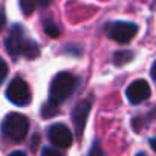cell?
Instances as JSON below:
<instances>
[{"label":"cell","instance_id":"obj_1","mask_svg":"<svg viewBox=\"0 0 156 156\" xmlns=\"http://www.w3.org/2000/svg\"><path fill=\"white\" fill-rule=\"evenodd\" d=\"M76 76H73L69 72H61L58 73L54 81L51 84V90H49V101L54 104H60L63 101H66L73 90L76 89Z\"/></svg>","mask_w":156,"mask_h":156},{"label":"cell","instance_id":"obj_2","mask_svg":"<svg viewBox=\"0 0 156 156\" xmlns=\"http://www.w3.org/2000/svg\"><path fill=\"white\" fill-rule=\"evenodd\" d=\"M2 132L14 142H20L29 132V119L22 113H9L2 124Z\"/></svg>","mask_w":156,"mask_h":156},{"label":"cell","instance_id":"obj_3","mask_svg":"<svg viewBox=\"0 0 156 156\" xmlns=\"http://www.w3.org/2000/svg\"><path fill=\"white\" fill-rule=\"evenodd\" d=\"M6 97L16 106H26L31 103V89L20 76H16L6 89Z\"/></svg>","mask_w":156,"mask_h":156},{"label":"cell","instance_id":"obj_4","mask_svg":"<svg viewBox=\"0 0 156 156\" xmlns=\"http://www.w3.org/2000/svg\"><path fill=\"white\" fill-rule=\"evenodd\" d=\"M138 32V26L130 22H115L109 29V37L116 43L126 44L129 43Z\"/></svg>","mask_w":156,"mask_h":156},{"label":"cell","instance_id":"obj_5","mask_svg":"<svg viewBox=\"0 0 156 156\" xmlns=\"http://www.w3.org/2000/svg\"><path fill=\"white\" fill-rule=\"evenodd\" d=\"M90 107H92L90 100H83L76 104V107L72 112V121H73L75 133L78 138H81V135H83V130L86 127V122H87V118L90 113Z\"/></svg>","mask_w":156,"mask_h":156},{"label":"cell","instance_id":"obj_6","mask_svg":"<svg viewBox=\"0 0 156 156\" xmlns=\"http://www.w3.org/2000/svg\"><path fill=\"white\" fill-rule=\"evenodd\" d=\"M49 139L58 148H69L72 145L73 136L72 132L64 124H54L49 127Z\"/></svg>","mask_w":156,"mask_h":156},{"label":"cell","instance_id":"obj_7","mask_svg":"<svg viewBox=\"0 0 156 156\" xmlns=\"http://www.w3.org/2000/svg\"><path fill=\"white\" fill-rule=\"evenodd\" d=\"M150 94H151V90H150V86H148V83L145 80H136V81L130 83V86L126 90L127 100L132 104L144 103L145 100H148Z\"/></svg>","mask_w":156,"mask_h":156},{"label":"cell","instance_id":"obj_8","mask_svg":"<svg viewBox=\"0 0 156 156\" xmlns=\"http://www.w3.org/2000/svg\"><path fill=\"white\" fill-rule=\"evenodd\" d=\"M23 29L20 25H14L9 31V35L5 40V46H6V52L12 57L17 58L22 54V48H23Z\"/></svg>","mask_w":156,"mask_h":156},{"label":"cell","instance_id":"obj_9","mask_svg":"<svg viewBox=\"0 0 156 156\" xmlns=\"http://www.w3.org/2000/svg\"><path fill=\"white\" fill-rule=\"evenodd\" d=\"M22 54H25L29 60L35 58L38 54H40V49H38V44L32 40H25L23 41V48H22Z\"/></svg>","mask_w":156,"mask_h":156},{"label":"cell","instance_id":"obj_10","mask_svg":"<svg viewBox=\"0 0 156 156\" xmlns=\"http://www.w3.org/2000/svg\"><path fill=\"white\" fill-rule=\"evenodd\" d=\"M132 57H133L132 52H129V51H119V52H116V54L113 55V63L118 64V66H121V64L129 63V61L132 60Z\"/></svg>","mask_w":156,"mask_h":156},{"label":"cell","instance_id":"obj_11","mask_svg":"<svg viewBox=\"0 0 156 156\" xmlns=\"http://www.w3.org/2000/svg\"><path fill=\"white\" fill-rule=\"evenodd\" d=\"M19 3H20V9L26 16L32 14L35 9V0H19Z\"/></svg>","mask_w":156,"mask_h":156},{"label":"cell","instance_id":"obj_12","mask_svg":"<svg viewBox=\"0 0 156 156\" xmlns=\"http://www.w3.org/2000/svg\"><path fill=\"white\" fill-rule=\"evenodd\" d=\"M58 104H54V103H51L49 101V104H46L44 107H43V115L44 116H54L57 112H58V107H57Z\"/></svg>","mask_w":156,"mask_h":156},{"label":"cell","instance_id":"obj_13","mask_svg":"<svg viewBox=\"0 0 156 156\" xmlns=\"http://www.w3.org/2000/svg\"><path fill=\"white\" fill-rule=\"evenodd\" d=\"M6 75H8V64L5 63L3 58H0V86H2V83L5 81Z\"/></svg>","mask_w":156,"mask_h":156},{"label":"cell","instance_id":"obj_14","mask_svg":"<svg viewBox=\"0 0 156 156\" xmlns=\"http://www.w3.org/2000/svg\"><path fill=\"white\" fill-rule=\"evenodd\" d=\"M44 31H46V34L49 35V37H52V38H57L58 37V28L55 26V25H49V26H46L44 28Z\"/></svg>","mask_w":156,"mask_h":156},{"label":"cell","instance_id":"obj_15","mask_svg":"<svg viewBox=\"0 0 156 156\" xmlns=\"http://www.w3.org/2000/svg\"><path fill=\"white\" fill-rule=\"evenodd\" d=\"M5 22H6L5 12H3V9H2V8H0V31L3 29V26H5Z\"/></svg>","mask_w":156,"mask_h":156},{"label":"cell","instance_id":"obj_16","mask_svg":"<svg viewBox=\"0 0 156 156\" xmlns=\"http://www.w3.org/2000/svg\"><path fill=\"white\" fill-rule=\"evenodd\" d=\"M43 154H52V156H58L60 153H58V151H55V150H52V148H44V150H43Z\"/></svg>","mask_w":156,"mask_h":156},{"label":"cell","instance_id":"obj_17","mask_svg":"<svg viewBox=\"0 0 156 156\" xmlns=\"http://www.w3.org/2000/svg\"><path fill=\"white\" fill-rule=\"evenodd\" d=\"M150 73H151V78L156 81V61L153 63V66H151V72H150Z\"/></svg>","mask_w":156,"mask_h":156},{"label":"cell","instance_id":"obj_18","mask_svg":"<svg viewBox=\"0 0 156 156\" xmlns=\"http://www.w3.org/2000/svg\"><path fill=\"white\" fill-rule=\"evenodd\" d=\"M37 3H38L40 6H43V8H44V6H48V5L51 3V0H37Z\"/></svg>","mask_w":156,"mask_h":156},{"label":"cell","instance_id":"obj_19","mask_svg":"<svg viewBox=\"0 0 156 156\" xmlns=\"http://www.w3.org/2000/svg\"><path fill=\"white\" fill-rule=\"evenodd\" d=\"M150 145H151V148L156 151V138H153V139L150 141Z\"/></svg>","mask_w":156,"mask_h":156}]
</instances>
